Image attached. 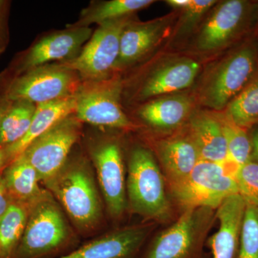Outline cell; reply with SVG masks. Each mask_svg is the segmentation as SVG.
<instances>
[{
  "label": "cell",
  "mask_w": 258,
  "mask_h": 258,
  "mask_svg": "<svg viewBox=\"0 0 258 258\" xmlns=\"http://www.w3.org/2000/svg\"><path fill=\"white\" fill-rule=\"evenodd\" d=\"M257 77L258 45L253 35L209 68L193 96L207 109L223 111Z\"/></svg>",
  "instance_id": "1"
},
{
  "label": "cell",
  "mask_w": 258,
  "mask_h": 258,
  "mask_svg": "<svg viewBox=\"0 0 258 258\" xmlns=\"http://www.w3.org/2000/svg\"><path fill=\"white\" fill-rule=\"evenodd\" d=\"M44 184L62 205L78 230L89 232L101 223V198L92 169L86 158H69L62 169Z\"/></svg>",
  "instance_id": "2"
},
{
  "label": "cell",
  "mask_w": 258,
  "mask_h": 258,
  "mask_svg": "<svg viewBox=\"0 0 258 258\" xmlns=\"http://www.w3.org/2000/svg\"><path fill=\"white\" fill-rule=\"evenodd\" d=\"M258 20V1L218 2L197 28L193 50L211 55L227 52L254 35Z\"/></svg>",
  "instance_id": "3"
},
{
  "label": "cell",
  "mask_w": 258,
  "mask_h": 258,
  "mask_svg": "<svg viewBox=\"0 0 258 258\" xmlns=\"http://www.w3.org/2000/svg\"><path fill=\"white\" fill-rule=\"evenodd\" d=\"M72 230L50 191L32 204L21 240L13 258H50L72 246Z\"/></svg>",
  "instance_id": "4"
},
{
  "label": "cell",
  "mask_w": 258,
  "mask_h": 258,
  "mask_svg": "<svg viewBox=\"0 0 258 258\" xmlns=\"http://www.w3.org/2000/svg\"><path fill=\"white\" fill-rule=\"evenodd\" d=\"M164 181L152 151L140 146L134 148L129 154L126 181L130 210L147 220H169L171 207Z\"/></svg>",
  "instance_id": "5"
},
{
  "label": "cell",
  "mask_w": 258,
  "mask_h": 258,
  "mask_svg": "<svg viewBox=\"0 0 258 258\" xmlns=\"http://www.w3.org/2000/svg\"><path fill=\"white\" fill-rule=\"evenodd\" d=\"M237 169L230 161L221 164L200 160L189 176L169 186L171 196L183 210H217L226 199L239 194L235 177Z\"/></svg>",
  "instance_id": "6"
},
{
  "label": "cell",
  "mask_w": 258,
  "mask_h": 258,
  "mask_svg": "<svg viewBox=\"0 0 258 258\" xmlns=\"http://www.w3.org/2000/svg\"><path fill=\"white\" fill-rule=\"evenodd\" d=\"M216 210H183L176 222L156 236L139 258H202L207 235L217 219Z\"/></svg>",
  "instance_id": "7"
},
{
  "label": "cell",
  "mask_w": 258,
  "mask_h": 258,
  "mask_svg": "<svg viewBox=\"0 0 258 258\" xmlns=\"http://www.w3.org/2000/svg\"><path fill=\"white\" fill-rule=\"evenodd\" d=\"M123 91L120 74L102 81L82 82L76 93L75 115L82 123L96 126L133 130L135 125L120 103Z\"/></svg>",
  "instance_id": "8"
},
{
  "label": "cell",
  "mask_w": 258,
  "mask_h": 258,
  "mask_svg": "<svg viewBox=\"0 0 258 258\" xmlns=\"http://www.w3.org/2000/svg\"><path fill=\"white\" fill-rule=\"evenodd\" d=\"M8 83L3 95L7 99L37 105L74 96L82 81L76 71L55 62L30 70Z\"/></svg>",
  "instance_id": "9"
},
{
  "label": "cell",
  "mask_w": 258,
  "mask_h": 258,
  "mask_svg": "<svg viewBox=\"0 0 258 258\" xmlns=\"http://www.w3.org/2000/svg\"><path fill=\"white\" fill-rule=\"evenodd\" d=\"M133 17L98 25L79 55L72 60L59 62L76 71L82 82L108 79L115 74L120 41L125 25Z\"/></svg>",
  "instance_id": "10"
},
{
  "label": "cell",
  "mask_w": 258,
  "mask_h": 258,
  "mask_svg": "<svg viewBox=\"0 0 258 258\" xmlns=\"http://www.w3.org/2000/svg\"><path fill=\"white\" fill-rule=\"evenodd\" d=\"M91 28L68 25L64 30L50 32L22 52L6 73L7 81L40 66L75 58L93 34Z\"/></svg>",
  "instance_id": "11"
},
{
  "label": "cell",
  "mask_w": 258,
  "mask_h": 258,
  "mask_svg": "<svg viewBox=\"0 0 258 258\" xmlns=\"http://www.w3.org/2000/svg\"><path fill=\"white\" fill-rule=\"evenodd\" d=\"M82 122L75 114L66 117L32 142L23 153L45 183L67 162L82 132Z\"/></svg>",
  "instance_id": "12"
},
{
  "label": "cell",
  "mask_w": 258,
  "mask_h": 258,
  "mask_svg": "<svg viewBox=\"0 0 258 258\" xmlns=\"http://www.w3.org/2000/svg\"><path fill=\"white\" fill-rule=\"evenodd\" d=\"M201 69L200 62L189 55L169 56L139 80L132 100L142 104L159 97L184 92L195 83Z\"/></svg>",
  "instance_id": "13"
},
{
  "label": "cell",
  "mask_w": 258,
  "mask_h": 258,
  "mask_svg": "<svg viewBox=\"0 0 258 258\" xmlns=\"http://www.w3.org/2000/svg\"><path fill=\"white\" fill-rule=\"evenodd\" d=\"M90 154L107 210L113 219H119L128 208L124 166L119 144L114 139H104L91 147Z\"/></svg>",
  "instance_id": "14"
},
{
  "label": "cell",
  "mask_w": 258,
  "mask_h": 258,
  "mask_svg": "<svg viewBox=\"0 0 258 258\" xmlns=\"http://www.w3.org/2000/svg\"><path fill=\"white\" fill-rule=\"evenodd\" d=\"M175 13L147 22L131 20L122 32L115 73L119 74L143 60L160 43Z\"/></svg>",
  "instance_id": "15"
},
{
  "label": "cell",
  "mask_w": 258,
  "mask_h": 258,
  "mask_svg": "<svg viewBox=\"0 0 258 258\" xmlns=\"http://www.w3.org/2000/svg\"><path fill=\"white\" fill-rule=\"evenodd\" d=\"M153 227L152 224L125 227L57 258H139Z\"/></svg>",
  "instance_id": "16"
},
{
  "label": "cell",
  "mask_w": 258,
  "mask_h": 258,
  "mask_svg": "<svg viewBox=\"0 0 258 258\" xmlns=\"http://www.w3.org/2000/svg\"><path fill=\"white\" fill-rule=\"evenodd\" d=\"M152 152L161 164L168 186L184 179L201 160L186 127L154 141Z\"/></svg>",
  "instance_id": "17"
},
{
  "label": "cell",
  "mask_w": 258,
  "mask_h": 258,
  "mask_svg": "<svg viewBox=\"0 0 258 258\" xmlns=\"http://www.w3.org/2000/svg\"><path fill=\"white\" fill-rule=\"evenodd\" d=\"M195 97L185 92L173 93L142 103L137 113L148 125L161 132H173L187 123L195 110Z\"/></svg>",
  "instance_id": "18"
},
{
  "label": "cell",
  "mask_w": 258,
  "mask_h": 258,
  "mask_svg": "<svg viewBox=\"0 0 258 258\" xmlns=\"http://www.w3.org/2000/svg\"><path fill=\"white\" fill-rule=\"evenodd\" d=\"M246 203L239 194L226 199L216 210L220 227L208 244L212 258H237Z\"/></svg>",
  "instance_id": "19"
},
{
  "label": "cell",
  "mask_w": 258,
  "mask_h": 258,
  "mask_svg": "<svg viewBox=\"0 0 258 258\" xmlns=\"http://www.w3.org/2000/svg\"><path fill=\"white\" fill-rule=\"evenodd\" d=\"M186 127L201 160L221 164L229 161L225 134L217 111L195 110Z\"/></svg>",
  "instance_id": "20"
},
{
  "label": "cell",
  "mask_w": 258,
  "mask_h": 258,
  "mask_svg": "<svg viewBox=\"0 0 258 258\" xmlns=\"http://www.w3.org/2000/svg\"><path fill=\"white\" fill-rule=\"evenodd\" d=\"M76 107V94L48 103L36 105L28 132L21 140L10 147H5L10 163L20 157L35 139L45 134L66 117L75 114Z\"/></svg>",
  "instance_id": "21"
},
{
  "label": "cell",
  "mask_w": 258,
  "mask_h": 258,
  "mask_svg": "<svg viewBox=\"0 0 258 258\" xmlns=\"http://www.w3.org/2000/svg\"><path fill=\"white\" fill-rule=\"evenodd\" d=\"M3 177L10 200L15 203L31 206L46 191L40 187L36 170L23 154L7 166Z\"/></svg>",
  "instance_id": "22"
},
{
  "label": "cell",
  "mask_w": 258,
  "mask_h": 258,
  "mask_svg": "<svg viewBox=\"0 0 258 258\" xmlns=\"http://www.w3.org/2000/svg\"><path fill=\"white\" fill-rule=\"evenodd\" d=\"M153 0H108L92 1L82 10L79 20L71 24L76 28H91V25H101L108 22L133 17L141 10L154 4Z\"/></svg>",
  "instance_id": "23"
},
{
  "label": "cell",
  "mask_w": 258,
  "mask_h": 258,
  "mask_svg": "<svg viewBox=\"0 0 258 258\" xmlns=\"http://www.w3.org/2000/svg\"><path fill=\"white\" fill-rule=\"evenodd\" d=\"M30 206L11 202L0 218V258H13L26 227Z\"/></svg>",
  "instance_id": "24"
},
{
  "label": "cell",
  "mask_w": 258,
  "mask_h": 258,
  "mask_svg": "<svg viewBox=\"0 0 258 258\" xmlns=\"http://www.w3.org/2000/svg\"><path fill=\"white\" fill-rule=\"evenodd\" d=\"M36 104L31 102H13L0 126V147L13 145L25 137L31 125Z\"/></svg>",
  "instance_id": "25"
},
{
  "label": "cell",
  "mask_w": 258,
  "mask_h": 258,
  "mask_svg": "<svg viewBox=\"0 0 258 258\" xmlns=\"http://www.w3.org/2000/svg\"><path fill=\"white\" fill-rule=\"evenodd\" d=\"M223 111L241 128L249 131L257 125L258 77L236 97Z\"/></svg>",
  "instance_id": "26"
},
{
  "label": "cell",
  "mask_w": 258,
  "mask_h": 258,
  "mask_svg": "<svg viewBox=\"0 0 258 258\" xmlns=\"http://www.w3.org/2000/svg\"><path fill=\"white\" fill-rule=\"evenodd\" d=\"M218 113L227 143L228 159L240 167L252 159V148L249 131L241 128L225 114Z\"/></svg>",
  "instance_id": "27"
},
{
  "label": "cell",
  "mask_w": 258,
  "mask_h": 258,
  "mask_svg": "<svg viewBox=\"0 0 258 258\" xmlns=\"http://www.w3.org/2000/svg\"><path fill=\"white\" fill-rule=\"evenodd\" d=\"M237 258H258V207L246 204Z\"/></svg>",
  "instance_id": "28"
},
{
  "label": "cell",
  "mask_w": 258,
  "mask_h": 258,
  "mask_svg": "<svg viewBox=\"0 0 258 258\" xmlns=\"http://www.w3.org/2000/svg\"><path fill=\"white\" fill-rule=\"evenodd\" d=\"M239 195L246 204L258 207V163L254 159L238 167L235 174Z\"/></svg>",
  "instance_id": "29"
},
{
  "label": "cell",
  "mask_w": 258,
  "mask_h": 258,
  "mask_svg": "<svg viewBox=\"0 0 258 258\" xmlns=\"http://www.w3.org/2000/svg\"><path fill=\"white\" fill-rule=\"evenodd\" d=\"M218 3L215 0H189V4L181 10L176 35H185L198 28L209 12Z\"/></svg>",
  "instance_id": "30"
},
{
  "label": "cell",
  "mask_w": 258,
  "mask_h": 258,
  "mask_svg": "<svg viewBox=\"0 0 258 258\" xmlns=\"http://www.w3.org/2000/svg\"><path fill=\"white\" fill-rule=\"evenodd\" d=\"M9 2L0 0V55L5 52L9 43Z\"/></svg>",
  "instance_id": "31"
},
{
  "label": "cell",
  "mask_w": 258,
  "mask_h": 258,
  "mask_svg": "<svg viewBox=\"0 0 258 258\" xmlns=\"http://www.w3.org/2000/svg\"><path fill=\"white\" fill-rule=\"evenodd\" d=\"M9 195L5 186L3 174L0 176V218L3 217L11 203Z\"/></svg>",
  "instance_id": "32"
},
{
  "label": "cell",
  "mask_w": 258,
  "mask_h": 258,
  "mask_svg": "<svg viewBox=\"0 0 258 258\" xmlns=\"http://www.w3.org/2000/svg\"><path fill=\"white\" fill-rule=\"evenodd\" d=\"M251 142H252V159L258 163V125L249 130Z\"/></svg>",
  "instance_id": "33"
},
{
  "label": "cell",
  "mask_w": 258,
  "mask_h": 258,
  "mask_svg": "<svg viewBox=\"0 0 258 258\" xmlns=\"http://www.w3.org/2000/svg\"><path fill=\"white\" fill-rule=\"evenodd\" d=\"M12 104H13V102L7 99L3 95L0 96V126H1L3 118H4L8 111H9Z\"/></svg>",
  "instance_id": "34"
},
{
  "label": "cell",
  "mask_w": 258,
  "mask_h": 258,
  "mask_svg": "<svg viewBox=\"0 0 258 258\" xmlns=\"http://www.w3.org/2000/svg\"><path fill=\"white\" fill-rule=\"evenodd\" d=\"M10 164L9 156L6 148L0 147V176L4 172L7 166Z\"/></svg>",
  "instance_id": "35"
},
{
  "label": "cell",
  "mask_w": 258,
  "mask_h": 258,
  "mask_svg": "<svg viewBox=\"0 0 258 258\" xmlns=\"http://www.w3.org/2000/svg\"><path fill=\"white\" fill-rule=\"evenodd\" d=\"M189 3V0H167L166 1V4L170 6L171 8L179 12L184 10Z\"/></svg>",
  "instance_id": "36"
},
{
  "label": "cell",
  "mask_w": 258,
  "mask_h": 258,
  "mask_svg": "<svg viewBox=\"0 0 258 258\" xmlns=\"http://www.w3.org/2000/svg\"><path fill=\"white\" fill-rule=\"evenodd\" d=\"M254 37H255L256 41H257L258 45V20L257 25H256L255 30H254Z\"/></svg>",
  "instance_id": "37"
},
{
  "label": "cell",
  "mask_w": 258,
  "mask_h": 258,
  "mask_svg": "<svg viewBox=\"0 0 258 258\" xmlns=\"http://www.w3.org/2000/svg\"></svg>",
  "instance_id": "38"
}]
</instances>
